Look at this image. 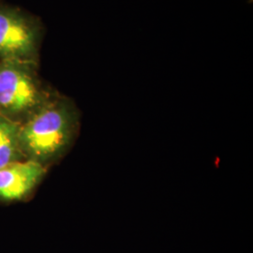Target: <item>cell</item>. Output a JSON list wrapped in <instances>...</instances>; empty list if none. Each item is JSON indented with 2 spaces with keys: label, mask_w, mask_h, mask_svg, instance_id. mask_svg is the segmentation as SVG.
I'll use <instances>...</instances> for the list:
<instances>
[{
  "label": "cell",
  "mask_w": 253,
  "mask_h": 253,
  "mask_svg": "<svg viewBox=\"0 0 253 253\" xmlns=\"http://www.w3.org/2000/svg\"><path fill=\"white\" fill-rule=\"evenodd\" d=\"M80 129V114L72 100L54 93L20 125L24 159L47 168L62 160L74 145Z\"/></svg>",
  "instance_id": "6da1fadb"
},
{
  "label": "cell",
  "mask_w": 253,
  "mask_h": 253,
  "mask_svg": "<svg viewBox=\"0 0 253 253\" xmlns=\"http://www.w3.org/2000/svg\"><path fill=\"white\" fill-rule=\"evenodd\" d=\"M54 94L40 80L35 62L0 61V116L23 124Z\"/></svg>",
  "instance_id": "7a4b0ae2"
},
{
  "label": "cell",
  "mask_w": 253,
  "mask_h": 253,
  "mask_svg": "<svg viewBox=\"0 0 253 253\" xmlns=\"http://www.w3.org/2000/svg\"><path fill=\"white\" fill-rule=\"evenodd\" d=\"M38 43L39 28L33 22L15 9L0 8V61L35 62Z\"/></svg>",
  "instance_id": "3957f363"
},
{
  "label": "cell",
  "mask_w": 253,
  "mask_h": 253,
  "mask_svg": "<svg viewBox=\"0 0 253 253\" xmlns=\"http://www.w3.org/2000/svg\"><path fill=\"white\" fill-rule=\"evenodd\" d=\"M48 170L45 166L27 160L0 168V202L26 199L43 180Z\"/></svg>",
  "instance_id": "277c9868"
},
{
  "label": "cell",
  "mask_w": 253,
  "mask_h": 253,
  "mask_svg": "<svg viewBox=\"0 0 253 253\" xmlns=\"http://www.w3.org/2000/svg\"><path fill=\"white\" fill-rule=\"evenodd\" d=\"M20 125L0 116V168L24 161L19 139Z\"/></svg>",
  "instance_id": "5b68a950"
}]
</instances>
